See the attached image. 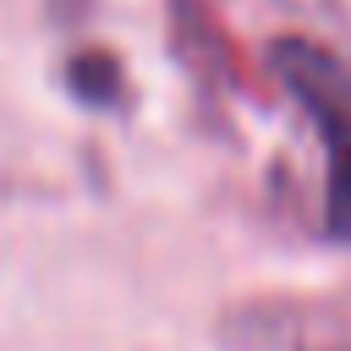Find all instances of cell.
I'll return each mask as SVG.
<instances>
[{
    "instance_id": "1",
    "label": "cell",
    "mask_w": 351,
    "mask_h": 351,
    "mask_svg": "<svg viewBox=\"0 0 351 351\" xmlns=\"http://www.w3.org/2000/svg\"><path fill=\"white\" fill-rule=\"evenodd\" d=\"M274 66L285 77V88L302 99V110L313 115L324 154H329V230L340 241H351V71L313 49L307 38H280L274 44Z\"/></svg>"
}]
</instances>
